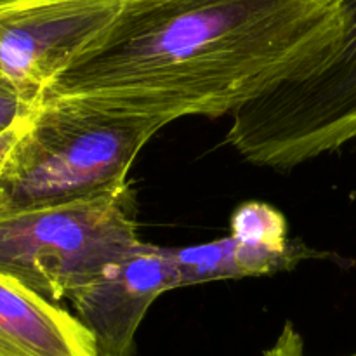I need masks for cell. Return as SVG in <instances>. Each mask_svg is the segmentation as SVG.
Listing matches in <instances>:
<instances>
[{"label": "cell", "instance_id": "obj_6", "mask_svg": "<svg viewBox=\"0 0 356 356\" xmlns=\"http://www.w3.org/2000/svg\"><path fill=\"white\" fill-rule=\"evenodd\" d=\"M179 289L172 247L139 242L68 299L99 356H136V336L153 302Z\"/></svg>", "mask_w": 356, "mask_h": 356}, {"label": "cell", "instance_id": "obj_7", "mask_svg": "<svg viewBox=\"0 0 356 356\" xmlns=\"http://www.w3.org/2000/svg\"><path fill=\"white\" fill-rule=\"evenodd\" d=\"M0 356H99L75 315L0 273Z\"/></svg>", "mask_w": 356, "mask_h": 356}, {"label": "cell", "instance_id": "obj_2", "mask_svg": "<svg viewBox=\"0 0 356 356\" xmlns=\"http://www.w3.org/2000/svg\"><path fill=\"white\" fill-rule=\"evenodd\" d=\"M165 120L70 101L35 108L0 176V212L68 204L129 183Z\"/></svg>", "mask_w": 356, "mask_h": 356}, {"label": "cell", "instance_id": "obj_4", "mask_svg": "<svg viewBox=\"0 0 356 356\" xmlns=\"http://www.w3.org/2000/svg\"><path fill=\"white\" fill-rule=\"evenodd\" d=\"M139 242L129 181L68 204L0 212V273L58 305Z\"/></svg>", "mask_w": 356, "mask_h": 356}, {"label": "cell", "instance_id": "obj_3", "mask_svg": "<svg viewBox=\"0 0 356 356\" xmlns=\"http://www.w3.org/2000/svg\"><path fill=\"white\" fill-rule=\"evenodd\" d=\"M339 35L232 115L229 145L250 163L292 169L356 139V0H337Z\"/></svg>", "mask_w": 356, "mask_h": 356}, {"label": "cell", "instance_id": "obj_9", "mask_svg": "<svg viewBox=\"0 0 356 356\" xmlns=\"http://www.w3.org/2000/svg\"><path fill=\"white\" fill-rule=\"evenodd\" d=\"M229 233L270 247H289L284 214L263 202L242 204L232 216Z\"/></svg>", "mask_w": 356, "mask_h": 356}, {"label": "cell", "instance_id": "obj_1", "mask_svg": "<svg viewBox=\"0 0 356 356\" xmlns=\"http://www.w3.org/2000/svg\"><path fill=\"white\" fill-rule=\"evenodd\" d=\"M337 35V0H122L40 103L70 101L167 124L233 115Z\"/></svg>", "mask_w": 356, "mask_h": 356}, {"label": "cell", "instance_id": "obj_8", "mask_svg": "<svg viewBox=\"0 0 356 356\" xmlns=\"http://www.w3.org/2000/svg\"><path fill=\"white\" fill-rule=\"evenodd\" d=\"M179 289L232 278L261 277L291 270L305 257V247H270L229 233L225 238L190 247H172Z\"/></svg>", "mask_w": 356, "mask_h": 356}, {"label": "cell", "instance_id": "obj_11", "mask_svg": "<svg viewBox=\"0 0 356 356\" xmlns=\"http://www.w3.org/2000/svg\"><path fill=\"white\" fill-rule=\"evenodd\" d=\"M263 356H308L306 355L305 341H302L301 334L296 330L294 323L285 322L280 336L277 337L273 346L264 351Z\"/></svg>", "mask_w": 356, "mask_h": 356}, {"label": "cell", "instance_id": "obj_12", "mask_svg": "<svg viewBox=\"0 0 356 356\" xmlns=\"http://www.w3.org/2000/svg\"><path fill=\"white\" fill-rule=\"evenodd\" d=\"M31 115H33V113H31ZM30 118L31 117L24 118L23 122H19V124H16L14 127H10L9 131H6V132H2V134H0V176H2L3 169H6L7 162H9V159H10V155H13L14 148H16L17 141L21 139L23 132L26 131Z\"/></svg>", "mask_w": 356, "mask_h": 356}, {"label": "cell", "instance_id": "obj_5", "mask_svg": "<svg viewBox=\"0 0 356 356\" xmlns=\"http://www.w3.org/2000/svg\"><path fill=\"white\" fill-rule=\"evenodd\" d=\"M122 0H0V75L38 106L52 82L103 33Z\"/></svg>", "mask_w": 356, "mask_h": 356}, {"label": "cell", "instance_id": "obj_10", "mask_svg": "<svg viewBox=\"0 0 356 356\" xmlns=\"http://www.w3.org/2000/svg\"><path fill=\"white\" fill-rule=\"evenodd\" d=\"M35 108L6 76L0 75V134L31 117Z\"/></svg>", "mask_w": 356, "mask_h": 356}]
</instances>
